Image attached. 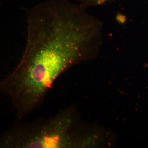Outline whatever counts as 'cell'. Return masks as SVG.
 <instances>
[{
  "mask_svg": "<svg viewBox=\"0 0 148 148\" xmlns=\"http://www.w3.org/2000/svg\"><path fill=\"white\" fill-rule=\"evenodd\" d=\"M26 18L25 49L7 81L21 98L41 103L63 73L97 56L103 41V23L69 0L38 3L27 10Z\"/></svg>",
  "mask_w": 148,
  "mask_h": 148,
  "instance_id": "6da1fadb",
  "label": "cell"
},
{
  "mask_svg": "<svg viewBox=\"0 0 148 148\" xmlns=\"http://www.w3.org/2000/svg\"><path fill=\"white\" fill-rule=\"evenodd\" d=\"M74 111L61 110L31 121L17 119L3 133L1 148H72L90 147L92 137L81 132Z\"/></svg>",
  "mask_w": 148,
  "mask_h": 148,
  "instance_id": "7a4b0ae2",
  "label": "cell"
},
{
  "mask_svg": "<svg viewBox=\"0 0 148 148\" xmlns=\"http://www.w3.org/2000/svg\"><path fill=\"white\" fill-rule=\"evenodd\" d=\"M116 0H79V4L86 9L90 6H95L112 2Z\"/></svg>",
  "mask_w": 148,
  "mask_h": 148,
  "instance_id": "3957f363",
  "label": "cell"
}]
</instances>
